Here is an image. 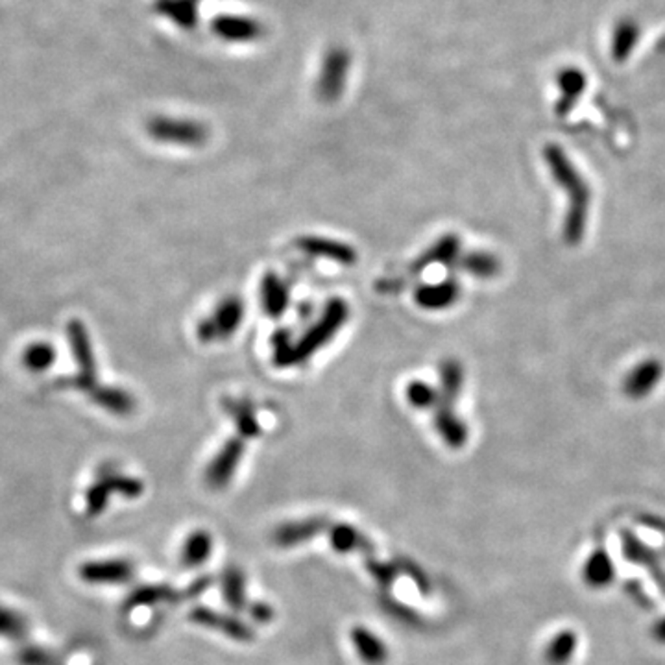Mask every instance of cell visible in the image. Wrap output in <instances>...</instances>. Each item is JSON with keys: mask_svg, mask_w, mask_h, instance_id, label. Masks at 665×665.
I'll return each instance as SVG.
<instances>
[{"mask_svg": "<svg viewBox=\"0 0 665 665\" xmlns=\"http://www.w3.org/2000/svg\"><path fill=\"white\" fill-rule=\"evenodd\" d=\"M545 161L560 187H564L569 197V213L565 217L564 236L569 245H577L583 239V233L586 227L588 218V204H590V191L575 170L572 161L554 145L545 147Z\"/></svg>", "mask_w": 665, "mask_h": 665, "instance_id": "obj_1", "label": "cell"}, {"mask_svg": "<svg viewBox=\"0 0 665 665\" xmlns=\"http://www.w3.org/2000/svg\"><path fill=\"white\" fill-rule=\"evenodd\" d=\"M350 316V307L342 298H332L327 302L322 316L307 329L305 335L289 348V352L275 359V364L281 368L298 366L309 361L320 348H323L339 329L346 323Z\"/></svg>", "mask_w": 665, "mask_h": 665, "instance_id": "obj_2", "label": "cell"}, {"mask_svg": "<svg viewBox=\"0 0 665 665\" xmlns=\"http://www.w3.org/2000/svg\"><path fill=\"white\" fill-rule=\"evenodd\" d=\"M243 318H245V304L239 298L229 296L218 304V307L209 318H204L198 323L197 335L204 344L224 341L239 329Z\"/></svg>", "mask_w": 665, "mask_h": 665, "instance_id": "obj_3", "label": "cell"}, {"mask_svg": "<svg viewBox=\"0 0 665 665\" xmlns=\"http://www.w3.org/2000/svg\"><path fill=\"white\" fill-rule=\"evenodd\" d=\"M245 455V440L231 439L227 440L222 449L215 455L211 464L206 469V483L213 490L224 488L235 475V469L239 467Z\"/></svg>", "mask_w": 665, "mask_h": 665, "instance_id": "obj_4", "label": "cell"}, {"mask_svg": "<svg viewBox=\"0 0 665 665\" xmlns=\"http://www.w3.org/2000/svg\"><path fill=\"white\" fill-rule=\"evenodd\" d=\"M296 246L309 255L323 257L329 261H335L341 265H353L357 261V252L339 241L332 239H320V236H304V239L296 241Z\"/></svg>", "mask_w": 665, "mask_h": 665, "instance_id": "obj_5", "label": "cell"}, {"mask_svg": "<svg viewBox=\"0 0 665 665\" xmlns=\"http://www.w3.org/2000/svg\"><path fill=\"white\" fill-rule=\"evenodd\" d=\"M460 294V287L455 279H446L437 284H423L416 291V304L427 311H439L453 305Z\"/></svg>", "mask_w": 665, "mask_h": 665, "instance_id": "obj_6", "label": "cell"}, {"mask_svg": "<svg viewBox=\"0 0 665 665\" xmlns=\"http://www.w3.org/2000/svg\"><path fill=\"white\" fill-rule=\"evenodd\" d=\"M289 302H291L289 284L281 277H277L274 272H268L261 283L263 311L272 318H279L284 311H287Z\"/></svg>", "mask_w": 665, "mask_h": 665, "instance_id": "obj_7", "label": "cell"}, {"mask_svg": "<svg viewBox=\"0 0 665 665\" xmlns=\"http://www.w3.org/2000/svg\"><path fill=\"white\" fill-rule=\"evenodd\" d=\"M583 581L588 588L602 590L615 581V565L604 549H595L584 562Z\"/></svg>", "mask_w": 665, "mask_h": 665, "instance_id": "obj_8", "label": "cell"}, {"mask_svg": "<svg viewBox=\"0 0 665 665\" xmlns=\"http://www.w3.org/2000/svg\"><path fill=\"white\" fill-rule=\"evenodd\" d=\"M150 131L159 140L179 142V145H198L206 139V131L188 122H172V120H154L150 124Z\"/></svg>", "mask_w": 665, "mask_h": 665, "instance_id": "obj_9", "label": "cell"}, {"mask_svg": "<svg viewBox=\"0 0 665 665\" xmlns=\"http://www.w3.org/2000/svg\"><path fill=\"white\" fill-rule=\"evenodd\" d=\"M435 427L442 440H446V444L453 449L462 448L467 440V429L464 421L453 412L449 405H444L440 401H437L435 405Z\"/></svg>", "mask_w": 665, "mask_h": 665, "instance_id": "obj_10", "label": "cell"}, {"mask_svg": "<svg viewBox=\"0 0 665 665\" xmlns=\"http://www.w3.org/2000/svg\"><path fill=\"white\" fill-rule=\"evenodd\" d=\"M222 407L227 412V416L235 421L236 431H239L243 440L245 439H257L261 435V425H259L255 409L250 401L226 398L222 401Z\"/></svg>", "mask_w": 665, "mask_h": 665, "instance_id": "obj_11", "label": "cell"}, {"mask_svg": "<svg viewBox=\"0 0 665 665\" xmlns=\"http://www.w3.org/2000/svg\"><path fill=\"white\" fill-rule=\"evenodd\" d=\"M556 82H558V89H560V101L556 104V113L558 115H567L569 111L573 110L575 102L579 101V97L583 94V91L586 87V78H584L581 69L567 67V69L558 72Z\"/></svg>", "mask_w": 665, "mask_h": 665, "instance_id": "obj_12", "label": "cell"}, {"mask_svg": "<svg viewBox=\"0 0 665 665\" xmlns=\"http://www.w3.org/2000/svg\"><path fill=\"white\" fill-rule=\"evenodd\" d=\"M458 250H460V241L457 239V236L455 235H446L431 250H427L423 255H419V259L410 266V274L418 275L425 268H429L435 263L449 265L457 259Z\"/></svg>", "mask_w": 665, "mask_h": 665, "instance_id": "obj_13", "label": "cell"}, {"mask_svg": "<svg viewBox=\"0 0 665 665\" xmlns=\"http://www.w3.org/2000/svg\"><path fill=\"white\" fill-rule=\"evenodd\" d=\"M579 647V634L572 629L556 632L544 649V660L547 665H567L573 660Z\"/></svg>", "mask_w": 665, "mask_h": 665, "instance_id": "obj_14", "label": "cell"}, {"mask_svg": "<svg viewBox=\"0 0 665 665\" xmlns=\"http://www.w3.org/2000/svg\"><path fill=\"white\" fill-rule=\"evenodd\" d=\"M661 377V366L656 361H647L632 370V373L625 381V392L631 398H643L647 396Z\"/></svg>", "mask_w": 665, "mask_h": 665, "instance_id": "obj_15", "label": "cell"}, {"mask_svg": "<svg viewBox=\"0 0 665 665\" xmlns=\"http://www.w3.org/2000/svg\"><path fill=\"white\" fill-rule=\"evenodd\" d=\"M640 39V26L632 19H623L617 23L612 37V56L617 63H622L634 51Z\"/></svg>", "mask_w": 665, "mask_h": 665, "instance_id": "obj_16", "label": "cell"}, {"mask_svg": "<svg viewBox=\"0 0 665 665\" xmlns=\"http://www.w3.org/2000/svg\"><path fill=\"white\" fill-rule=\"evenodd\" d=\"M325 527L323 519H307V521H298V524H289L283 525L277 529L274 540L277 545L289 547L300 542H305L309 538H313L314 535H318L322 529Z\"/></svg>", "mask_w": 665, "mask_h": 665, "instance_id": "obj_17", "label": "cell"}, {"mask_svg": "<svg viewBox=\"0 0 665 665\" xmlns=\"http://www.w3.org/2000/svg\"><path fill=\"white\" fill-rule=\"evenodd\" d=\"M193 620L197 623H202V625H209L213 629H220L224 631L226 634H229L231 638L235 640H241V641H246L252 638L248 627L236 623L233 620H229V617H224V615H218L211 610H204V608H198L193 612Z\"/></svg>", "mask_w": 665, "mask_h": 665, "instance_id": "obj_18", "label": "cell"}, {"mask_svg": "<svg viewBox=\"0 0 665 665\" xmlns=\"http://www.w3.org/2000/svg\"><path fill=\"white\" fill-rule=\"evenodd\" d=\"M462 379H464V371L462 366L455 361H446L440 366V392H439V401L444 405H453L462 390Z\"/></svg>", "mask_w": 665, "mask_h": 665, "instance_id": "obj_19", "label": "cell"}, {"mask_svg": "<svg viewBox=\"0 0 665 665\" xmlns=\"http://www.w3.org/2000/svg\"><path fill=\"white\" fill-rule=\"evenodd\" d=\"M352 641L357 647L359 656L370 665H381L387 660V647L379 641L371 632L364 629L352 631Z\"/></svg>", "mask_w": 665, "mask_h": 665, "instance_id": "obj_20", "label": "cell"}, {"mask_svg": "<svg viewBox=\"0 0 665 665\" xmlns=\"http://www.w3.org/2000/svg\"><path fill=\"white\" fill-rule=\"evenodd\" d=\"M211 536L204 531H197L195 535L188 536L183 547V562L187 565H200L206 558L211 554Z\"/></svg>", "mask_w": 665, "mask_h": 665, "instance_id": "obj_21", "label": "cell"}, {"mask_svg": "<svg viewBox=\"0 0 665 665\" xmlns=\"http://www.w3.org/2000/svg\"><path fill=\"white\" fill-rule=\"evenodd\" d=\"M460 268L477 277H492L499 272V263L490 254H469L460 259Z\"/></svg>", "mask_w": 665, "mask_h": 665, "instance_id": "obj_22", "label": "cell"}, {"mask_svg": "<svg viewBox=\"0 0 665 665\" xmlns=\"http://www.w3.org/2000/svg\"><path fill=\"white\" fill-rule=\"evenodd\" d=\"M407 401L416 409H435L439 401V390L423 381H412L407 387Z\"/></svg>", "mask_w": 665, "mask_h": 665, "instance_id": "obj_23", "label": "cell"}, {"mask_svg": "<svg viewBox=\"0 0 665 665\" xmlns=\"http://www.w3.org/2000/svg\"><path fill=\"white\" fill-rule=\"evenodd\" d=\"M331 544H332V547H335L337 551L348 553V551L359 549V545L364 544V540L359 535V531H355V529H352L348 525H341V527L332 529V533H331Z\"/></svg>", "mask_w": 665, "mask_h": 665, "instance_id": "obj_24", "label": "cell"}, {"mask_svg": "<svg viewBox=\"0 0 665 665\" xmlns=\"http://www.w3.org/2000/svg\"><path fill=\"white\" fill-rule=\"evenodd\" d=\"M224 595L226 601L233 608H243L245 602V588H243V577L241 573H227L224 581Z\"/></svg>", "mask_w": 665, "mask_h": 665, "instance_id": "obj_25", "label": "cell"}, {"mask_svg": "<svg viewBox=\"0 0 665 665\" xmlns=\"http://www.w3.org/2000/svg\"><path fill=\"white\" fill-rule=\"evenodd\" d=\"M623 540H625V554H627L629 560H632L634 564H641V565L652 567V562H654L652 551H649L645 545H641L631 535H625Z\"/></svg>", "mask_w": 665, "mask_h": 665, "instance_id": "obj_26", "label": "cell"}, {"mask_svg": "<svg viewBox=\"0 0 665 665\" xmlns=\"http://www.w3.org/2000/svg\"><path fill=\"white\" fill-rule=\"evenodd\" d=\"M368 567L371 569V573H373V577H375L377 581H381V583H385V584H389V583L392 581V577H394V569H392L390 565H379V564H370Z\"/></svg>", "mask_w": 665, "mask_h": 665, "instance_id": "obj_27", "label": "cell"}, {"mask_svg": "<svg viewBox=\"0 0 665 665\" xmlns=\"http://www.w3.org/2000/svg\"><path fill=\"white\" fill-rule=\"evenodd\" d=\"M651 634H652V638H654L658 643L665 645V617H660V620L652 625Z\"/></svg>", "mask_w": 665, "mask_h": 665, "instance_id": "obj_28", "label": "cell"}, {"mask_svg": "<svg viewBox=\"0 0 665 665\" xmlns=\"http://www.w3.org/2000/svg\"><path fill=\"white\" fill-rule=\"evenodd\" d=\"M658 51H660V53H665V35L658 41Z\"/></svg>", "mask_w": 665, "mask_h": 665, "instance_id": "obj_29", "label": "cell"}]
</instances>
